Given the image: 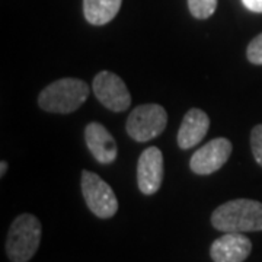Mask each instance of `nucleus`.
Wrapping results in <instances>:
<instances>
[{"label":"nucleus","instance_id":"1","mask_svg":"<svg viewBox=\"0 0 262 262\" xmlns=\"http://www.w3.org/2000/svg\"><path fill=\"white\" fill-rule=\"evenodd\" d=\"M211 225L223 233L261 232L262 203L248 198L230 200L213 211Z\"/></svg>","mask_w":262,"mask_h":262},{"label":"nucleus","instance_id":"2","mask_svg":"<svg viewBox=\"0 0 262 262\" xmlns=\"http://www.w3.org/2000/svg\"><path fill=\"white\" fill-rule=\"evenodd\" d=\"M89 96V86L82 79L64 77L46 86L38 96L42 111L53 114H70L77 111Z\"/></svg>","mask_w":262,"mask_h":262},{"label":"nucleus","instance_id":"3","mask_svg":"<svg viewBox=\"0 0 262 262\" xmlns=\"http://www.w3.org/2000/svg\"><path fill=\"white\" fill-rule=\"evenodd\" d=\"M42 226L38 217L29 213L19 214L9 227L6 237V255L10 262H28L41 245Z\"/></svg>","mask_w":262,"mask_h":262},{"label":"nucleus","instance_id":"4","mask_svg":"<svg viewBox=\"0 0 262 262\" xmlns=\"http://www.w3.org/2000/svg\"><path fill=\"white\" fill-rule=\"evenodd\" d=\"M168 125V113L158 103L136 106L127 118L125 130L137 143H146L160 136Z\"/></svg>","mask_w":262,"mask_h":262},{"label":"nucleus","instance_id":"5","mask_svg":"<svg viewBox=\"0 0 262 262\" xmlns=\"http://www.w3.org/2000/svg\"><path fill=\"white\" fill-rule=\"evenodd\" d=\"M80 188L88 208L99 219H111L118 211V200L114 189L99 175L82 170Z\"/></svg>","mask_w":262,"mask_h":262},{"label":"nucleus","instance_id":"6","mask_svg":"<svg viewBox=\"0 0 262 262\" xmlns=\"http://www.w3.org/2000/svg\"><path fill=\"white\" fill-rule=\"evenodd\" d=\"M92 89L96 99L113 113H122L131 105V95L121 77L113 72H99L95 76Z\"/></svg>","mask_w":262,"mask_h":262},{"label":"nucleus","instance_id":"7","mask_svg":"<svg viewBox=\"0 0 262 262\" xmlns=\"http://www.w3.org/2000/svg\"><path fill=\"white\" fill-rule=\"evenodd\" d=\"M232 141L219 137L196 150L189 160V168L196 175H211L225 166L232 155Z\"/></svg>","mask_w":262,"mask_h":262},{"label":"nucleus","instance_id":"8","mask_svg":"<svg viewBox=\"0 0 262 262\" xmlns=\"http://www.w3.org/2000/svg\"><path fill=\"white\" fill-rule=\"evenodd\" d=\"M165 177L163 155L158 147L150 146L144 150L137 162V185L141 194L153 195L162 187Z\"/></svg>","mask_w":262,"mask_h":262},{"label":"nucleus","instance_id":"9","mask_svg":"<svg viewBox=\"0 0 262 262\" xmlns=\"http://www.w3.org/2000/svg\"><path fill=\"white\" fill-rule=\"evenodd\" d=\"M252 252V242L244 233H225L210 248L213 262H244Z\"/></svg>","mask_w":262,"mask_h":262},{"label":"nucleus","instance_id":"10","mask_svg":"<svg viewBox=\"0 0 262 262\" xmlns=\"http://www.w3.org/2000/svg\"><path fill=\"white\" fill-rule=\"evenodd\" d=\"M84 141L95 160L101 165H111L118 156L117 141L101 122H89L84 128Z\"/></svg>","mask_w":262,"mask_h":262},{"label":"nucleus","instance_id":"11","mask_svg":"<svg viewBox=\"0 0 262 262\" xmlns=\"http://www.w3.org/2000/svg\"><path fill=\"white\" fill-rule=\"evenodd\" d=\"M210 128V117L200 108H191L181 122L178 131V146L182 150L195 147L204 140Z\"/></svg>","mask_w":262,"mask_h":262},{"label":"nucleus","instance_id":"12","mask_svg":"<svg viewBox=\"0 0 262 262\" xmlns=\"http://www.w3.org/2000/svg\"><path fill=\"white\" fill-rule=\"evenodd\" d=\"M122 0H83L84 19L95 27L111 22L120 12Z\"/></svg>","mask_w":262,"mask_h":262},{"label":"nucleus","instance_id":"13","mask_svg":"<svg viewBox=\"0 0 262 262\" xmlns=\"http://www.w3.org/2000/svg\"><path fill=\"white\" fill-rule=\"evenodd\" d=\"M188 9L196 19H208L217 9V0H188Z\"/></svg>","mask_w":262,"mask_h":262},{"label":"nucleus","instance_id":"14","mask_svg":"<svg viewBox=\"0 0 262 262\" xmlns=\"http://www.w3.org/2000/svg\"><path fill=\"white\" fill-rule=\"evenodd\" d=\"M246 57L252 64L262 66V32L248 44Z\"/></svg>","mask_w":262,"mask_h":262},{"label":"nucleus","instance_id":"15","mask_svg":"<svg viewBox=\"0 0 262 262\" xmlns=\"http://www.w3.org/2000/svg\"><path fill=\"white\" fill-rule=\"evenodd\" d=\"M251 149L256 163L262 166V124L255 125L251 131Z\"/></svg>","mask_w":262,"mask_h":262},{"label":"nucleus","instance_id":"16","mask_svg":"<svg viewBox=\"0 0 262 262\" xmlns=\"http://www.w3.org/2000/svg\"><path fill=\"white\" fill-rule=\"evenodd\" d=\"M246 9L255 13H262V0H242Z\"/></svg>","mask_w":262,"mask_h":262},{"label":"nucleus","instance_id":"17","mask_svg":"<svg viewBox=\"0 0 262 262\" xmlns=\"http://www.w3.org/2000/svg\"><path fill=\"white\" fill-rule=\"evenodd\" d=\"M6 170H8V163L5 160H2V163H0V177H5Z\"/></svg>","mask_w":262,"mask_h":262}]
</instances>
